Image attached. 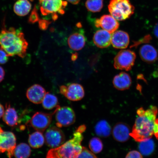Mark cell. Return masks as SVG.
I'll list each match as a JSON object with an SVG mask.
<instances>
[{
  "mask_svg": "<svg viewBox=\"0 0 158 158\" xmlns=\"http://www.w3.org/2000/svg\"><path fill=\"white\" fill-rule=\"evenodd\" d=\"M78 55L77 54H73L72 56V59L73 61L76 60L78 58Z\"/></svg>",
  "mask_w": 158,
  "mask_h": 158,
  "instance_id": "f35d334b",
  "label": "cell"
},
{
  "mask_svg": "<svg viewBox=\"0 0 158 158\" xmlns=\"http://www.w3.org/2000/svg\"><path fill=\"white\" fill-rule=\"evenodd\" d=\"M110 15L116 20H125L134 12V8L130 0H110L108 6Z\"/></svg>",
  "mask_w": 158,
  "mask_h": 158,
  "instance_id": "277c9868",
  "label": "cell"
},
{
  "mask_svg": "<svg viewBox=\"0 0 158 158\" xmlns=\"http://www.w3.org/2000/svg\"><path fill=\"white\" fill-rule=\"evenodd\" d=\"M140 143L139 149L142 154L148 156L153 152L155 149V143L151 139Z\"/></svg>",
  "mask_w": 158,
  "mask_h": 158,
  "instance_id": "484cf974",
  "label": "cell"
},
{
  "mask_svg": "<svg viewBox=\"0 0 158 158\" xmlns=\"http://www.w3.org/2000/svg\"><path fill=\"white\" fill-rule=\"evenodd\" d=\"M87 9L93 13L98 12L103 6V0H87L85 3Z\"/></svg>",
  "mask_w": 158,
  "mask_h": 158,
  "instance_id": "4316f807",
  "label": "cell"
},
{
  "mask_svg": "<svg viewBox=\"0 0 158 158\" xmlns=\"http://www.w3.org/2000/svg\"><path fill=\"white\" fill-rule=\"evenodd\" d=\"M139 54L142 60L148 63L155 62L158 58L156 49L151 45H144L142 46L140 49Z\"/></svg>",
  "mask_w": 158,
  "mask_h": 158,
  "instance_id": "e0dca14e",
  "label": "cell"
},
{
  "mask_svg": "<svg viewBox=\"0 0 158 158\" xmlns=\"http://www.w3.org/2000/svg\"><path fill=\"white\" fill-rule=\"evenodd\" d=\"M3 132V130L2 129V128L0 127V134L2 133Z\"/></svg>",
  "mask_w": 158,
  "mask_h": 158,
  "instance_id": "ab89813d",
  "label": "cell"
},
{
  "mask_svg": "<svg viewBox=\"0 0 158 158\" xmlns=\"http://www.w3.org/2000/svg\"><path fill=\"white\" fill-rule=\"evenodd\" d=\"M136 57L133 51L128 49L120 51L114 58V68L118 70L129 71L134 66Z\"/></svg>",
  "mask_w": 158,
  "mask_h": 158,
  "instance_id": "8992f818",
  "label": "cell"
},
{
  "mask_svg": "<svg viewBox=\"0 0 158 158\" xmlns=\"http://www.w3.org/2000/svg\"><path fill=\"white\" fill-rule=\"evenodd\" d=\"M153 135L158 140V118H156L154 123L153 128Z\"/></svg>",
  "mask_w": 158,
  "mask_h": 158,
  "instance_id": "836d02e7",
  "label": "cell"
},
{
  "mask_svg": "<svg viewBox=\"0 0 158 158\" xmlns=\"http://www.w3.org/2000/svg\"><path fill=\"white\" fill-rule=\"evenodd\" d=\"M4 113V108L3 106L1 104H0V118L3 117Z\"/></svg>",
  "mask_w": 158,
  "mask_h": 158,
  "instance_id": "d590c367",
  "label": "cell"
},
{
  "mask_svg": "<svg viewBox=\"0 0 158 158\" xmlns=\"http://www.w3.org/2000/svg\"><path fill=\"white\" fill-rule=\"evenodd\" d=\"M158 108L151 106L145 110L140 108L137 110L136 118L130 135L138 142L151 139L153 135L154 123L158 114Z\"/></svg>",
  "mask_w": 158,
  "mask_h": 158,
  "instance_id": "7a4b0ae2",
  "label": "cell"
},
{
  "mask_svg": "<svg viewBox=\"0 0 158 158\" xmlns=\"http://www.w3.org/2000/svg\"><path fill=\"white\" fill-rule=\"evenodd\" d=\"M31 8V4L28 0H18L13 7L15 14L19 16H25L28 15Z\"/></svg>",
  "mask_w": 158,
  "mask_h": 158,
  "instance_id": "ffe728a7",
  "label": "cell"
},
{
  "mask_svg": "<svg viewBox=\"0 0 158 158\" xmlns=\"http://www.w3.org/2000/svg\"><path fill=\"white\" fill-rule=\"evenodd\" d=\"M96 135L102 138H107L111 133V128L110 124L105 120H101L98 122L94 127Z\"/></svg>",
  "mask_w": 158,
  "mask_h": 158,
  "instance_id": "7402d4cb",
  "label": "cell"
},
{
  "mask_svg": "<svg viewBox=\"0 0 158 158\" xmlns=\"http://www.w3.org/2000/svg\"><path fill=\"white\" fill-rule=\"evenodd\" d=\"M60 92L68 99L73 101L80 100L85 95L83 87L81 85L77 83L71 84L68 86H61Z\"/></svg>",
  "mask_w": 158,
  "mask_h": 158,
  "instance_id": "8fae6325",
  "label": "cell"
},
{
  "mask_svg": "<svg viewBox=\"0 0 158 158\" xmlns=\"http://www.w3.org/2000/svg\"><path fill=\"white\" fill-rule=\"evenodd\" d=\"M5 76L4 70L2 67L0 66V83L2 81Z\"/></svg>",
  "mask_w": 158,
  "mask_h": 158,
  "instance_id": "e575fe53",
  "label": "cell"
},
{
  "mask_svg": "<svg viewBox=\"0 0 158 158\" xmlns=\"http://www.w3.org/2000/svg\"><path fill=\"white\" fill-rule=\"evenodd\" d=\"M43 107L45 109L51 110L59 106L58 99L54 94L47 93L42 102Z\"/></svg>",
  "mask_w": 158,
  "mask_h": 158,
  "instance_id": "cb8c5ba5",
  "label": "cell"
},
{
  "mask_svg": "<svg viewBox=\"0 0 158 158\" xmlns=\"http://www.w3.org/2000/svg\"><path fill=\"white\" fill-rule=\"evenodd\" d=\"M46 94L44 88L40 85L35 84L27 89L26 96L27 99L32 103L39 104L42 103Z\"/></svg>",
  "mask_w": 158,
  "mask_h": 158,
  "instance_id": "4fadbf2b",
  "label": "cell"
},
{
  "mask_svg": "<svg viewBox=\"0 0 158 158\" xmlns=\"http://www.w3.org/2000/svg\"><path fill=\"white\" fill-rule=\"evenodd\" d=\"M95 25L97 27L102 28L110 33H113L119 27V23L111 15H104L100 19L96 20Z\"/></svg>",
  "mask_w": 158,
  "mask_h": 158,
  "instance_id": "7c38bea8",
  "label": "cell"
},
{
  "mask_svg": "<svg viewBox=\"0 0 158 158\" xmlns=\"http://www.w3.org/2000/svg\"><path fill=\"white\" fill-rule=\"evenodd\" d=\"M154 33L155 36L158 39V23L155 25L154 28Z\"/></svg>",
  "mask_w": 158,
  "mask_h": 158,
  "instance_id": "8d00e7d4",
  "label": "cell"
},
{
  "mask_svg": "<svg viewBox=\"0 0 158 158\" xmlns=\"http://www.w3.org/2000/svg\"><path fill=\"white\" fill-rule=\"evenodd\" d=\"M50 22L46 20H41L39 21V26L40 28L43 30H45L48 28Z\"/></svg>",
  "mask_w": 158,
  "mask_h": 158,
  "instance_id": "1f68e13d",
  "label": "cell"
},
{
  "mask_svg": "<svg viewBox=\"0 0 158 158\" xmlns=\"http://www.w3.org/2000/svg\"><path fill=\"white\" fill-rule=\"evenodd\" d=\"M42 112H37L33 115L29 122L31 126L37 131L43 133L50 125L52 114Z\"/></svg>",
  "mask_w": 158,
  "mask_h": 158,
  "instance_id": "30bf717a",
  "label": "cell"
},
{
  "mask_svg": "<svg viewBox=\"0 0 158 158\" xmlns=\"http://www.w3.org/2000/svg\"><path fill=\"white\" fill-rule=\"evenodd\" d=\"M41 13L43 15H52L54 20L58 19L57 14L63 15L68 3L63 0H39Z\"/></svg>",
  "mask_w": 158,
  "mask_h": 158,
  "instance_id": "5b68a950",
  "label": "cell"
},
{
  "mask_svg": "<svg viewBox=\"0 0 158 158\" xmlns=\"http://www.w3.org/2000/svg\"><path fill=\"white\" fill-rule=\"evenodd\" d=\"M69 2L74 5H77L80 2L81 0H67Z\"/></svg>",
  "mask_w": 158,
  "mask_h": 158,
  "instance_id": "74e56055",
  "label": "cell"
},
{
  "mask_svg": "<svg viewBox=\"0 0 158 158\" xmlns=\"http://www.w3.org/2000/svg\"><path fill=\"white\" fill-rule=\"evenodd\" d=\"M44 138L47 145L52 148L58 147L62 145L65 140L64 133L57 126H53L47 130Z\"/></svg>",
  "mask_w": 158,
  "mask_h": 158,
  "instance_id": "9c48e42d",
  "label": "cell"
},
{
  "mask_svg": "<svg viewBox=\"0 0 158 158\" xmlns=\"http://www.w3.org/2000/svg\"><path fill=\"white\" fill-rule=\"evenodd\" d=\"M111 34L104 29L98 31L94 35L93 40L94 44L98 48H107L111 44Z\"/></svg>",
  "mask_w": 158,
  "mask_h": 158,
  "instance_id": "9a60e30c",
  "label": "cell"
},
{
  "mask_svg": "<svg viewBox=\"0 0 158 158\" xmlns=\"http://www.w3.org/2000/svg\"><path fill=\"white\" fill-rule=\"evenodd\" d=\"M16 147V138L14 133L3 131L0 134V153L7 152L9 158L13 157Z\"/></svg>",
  "mask_w": 158,
  "mask_h": 158,
  "instance_id": "ba28073f",
  "label": "cell"
},
{
  "mask_svg": "<svg viewBox=\"0 0 158 158\" xmlns=\"http://www.w3.org/2000/svg\"><path fill=\"white\" fill-rule=\"evenodd\" d=\"M125 158H143V157L139 152L132 151L128 153Z\"/></svg>",
  "mask_w": 158,
  "mask_h": 158,
  "instance_id": "4dcf8cb0",
  "label": "cell"
},
{
  "mask_svg": "<svg viewBox=\"0 0 158 158\" xmlns=\"http://www.w3.org/2000/svg\"><path fill=\"white\" fill-rule=\"evenodd\" d=\"M0 31V46L9 56H18L23 58L26 56L28 44L24 33L11 27L7 29L4 26Z\"/></svg>",
  "mask_w": 158,
  "mask_h": 158,
  "instance_id": "6da1fadb",
  "label": "cell"
},
{
  "mask_svg": "<svg viewBox=\"0 0 158 158\" xmlns=\"http://www.w3.org/2000/svg\"><path fill=\"white\" fill-rule=\"evenodd\" d=\"M28 142L30 146L34 149L42 147L45 142V138L41 132L37 131L29 135Z\"/></svg>",
  "mask_w": 158,
  "mask_h": 158,
  "instance_id": "603a6c76",
  "label": "cell"
},
{
  "mask_svg": "<svg viewBox=\"0 0 158 158\" xmlns=\"http://www.w3.org/2000/svg\"><path fill=\"white\" fill-rule=\"evenodd\" d=\"M6 110L3 116V121L9 126L14 127L16 126L18 121V116L14 108L8 105Z\"/></svg>",
  "mask_w": 158,
  "mask_h": 158,
  "instance_id": "44dd1931",
  "label": "cell"
},
{
  "mask_svg": "<svg viewBox=\"0 0 158 158\" xmlns=\"http://www.w3.org/2000/svg\"><path fill=\"white\" fill-rule=\"evenodd\" d=\"M86 129L85 126H80L75 132L72 139L58 147L49 150L46 158H76L82 151L83 133Z\"/></svg>",
  "mask_w": 158,
  "mask_h": 158,
  "instance_id": "3957f363",
  "label": "cell"
},
{
  "mask_svg": "<svg viewBox=\"0 0 158 158\" xmlns=\"http://www.w3.org/2000/svg\"><path fill=\"white\" fill-rule=\"evenodd\" d=\"M30 147L25 143H21L16 147L14 152L15 158H29L31 154Z\"/></svg>",
  "mask_w": 158,
  "mask_h": 158,
  "instance_id": "d4e9b609",
  "label": "cell"
},
{
  "mask_svg": "<svg viewBox=\"0 0 158 158\" xmlns=\"http://www.w3.org/2000/svg\"><path fill=\"white\" fill-rule=\"evenodd\" d=\"M130 38L128 33L123 31H116L112 35L111 44L114 48L123 49L129 45Z\"/></svg>",
  "mask_w": 158,
  "mask_h": 158,
  "instance_id": "5bb4252c",
  "label": "cell"
},
{
  "mask_svg": "<svg viewBox=\"0 0 158 158\" xmlns=\"http://www.w3.org/2000/svg\"><path fill=\"white\" fill-rule=\"evenodd\" d=\"M69 47L74 51H79L84 48L86 40L84 35L81 33H75L71 35L68 39Z\"/></svg>",
  "mask_w": 158,
  "mask_h": 158,
  "instance_id": "d6986e66",
  "label": "cell"
},
{
  "mask_svg": "<svg viewBox=\"0 0 158 158\" xmlns=\"http://www.w3.org/2000/svg\"><path fill=\"white\" fill-rule=\"evenodd\" d=\"M89 148L93 153L98 154L101 152L103 149V143L99 138L94 137L89 143Z\"/></svg>",
  "mask_w": 158,
  "mask_h": 158,
  "instance_id": "83f0119b",
  "label": "cell"
},
{
  "mask_svg": "<svg viewBox=\"0 0 158 158\" xmlns=\"http://www.w3.org/2000/svg\"><path fill=\"white\" fill-rule=\"evenodd\" d=\"M130 133L129 127L123 123L116 124L112 130V135L114 139L121 143L128 141Z\"/></svg>",
  "mask_w": 158,
  "mask_h": 158,
  "instance_id": "2e32d148",
  "label": "cell"
},
{
  "mask_svg": "<svg viewBox=\"0 0 158 158\" xmlns=\"http://www.w3.org/2000/svg\"><path fill=\"white\" fill-rule=\"evenodd\" d=\"M9 56L4 50L1 48H0V64H6L8 61Z\"/></svg>",
  "mask_w": 158,
  "mask_h": 158,
  "instance_id": "f546056e",
  "label": "cell"
},
{
  "mask_svg": "<svg viewBox=\"0 0 158 158\" xmlns=\"http://www.w3.org/2000/svg\"><path fill=\"white\" fill-rule=\"evenodd\" d=\"M76 158H98L94 153L83 147L82 151Z\"/></svg>",
  "mask_w": 158,
  "mask_h": 158,
  "instance_id": "f1b7e54d",
  "label": "cell"
},
{
  "mask_svg": "<svg viewBox=\"0 0 158 158\" xmlns=\"http://www.w3.org/2000/svg\"><path fill=\"white\" fill-rule=\"evenodd\" d=\"M34 12L32 13V15L31 16L29 19V23H34L38 21V16L37 15L36 11H33Z\"/></svg>",
  "mask_w": 158,
  "mask_h": 158,
  "instance_id": "d6a6232c",
  "label": "cell"
},
{
  "mask_svg": "<svg viewBox=\"0 0 158 158\" xmlns=\"http://www.w3.org/2000/svg\"><path fill=\"white\" fill-rule=\"evenodd\" d=\"M131 79L129 75L125 72L120 73L114 77L113 83L114 88L120 90H127L131 85Z\"/></svg>",
  "mask_w": 158,
  "mask_h": 158,
  "instance_id": "ac0fdd59",
  "label": "cell"
},
{
  "mask_svg": "<svg viewBox=\"0 0 158 158\" xmlns=\"http://www.w3.org/2000/svg\"><path fill=\"white\" fill-rule=\"evenodd\" d=\"M57 127L59 128L68 127L76 121V116L72 109L69 106L60 107L59 106L55 110Z\"/></svg>",
  "mask_w": 158,
  "mask_h": 158,
  "instance_id": "52a82bcc",
  "label": "cell"
},
{
  "mask_svg": "<svg viewBox=\"0 0 158 158\" xmlns=\"http://www.w3.org/2000/svg\"><path fill=\"white\" fill-rule=\"evenodd\" d=\"M31 1H33V0H31Z\"/></svg>",
  "mask_w": 158,
  "mask_h": 158,
  "instance_id": "60d3db41",
  "label": "cell"
}]
</instances>
